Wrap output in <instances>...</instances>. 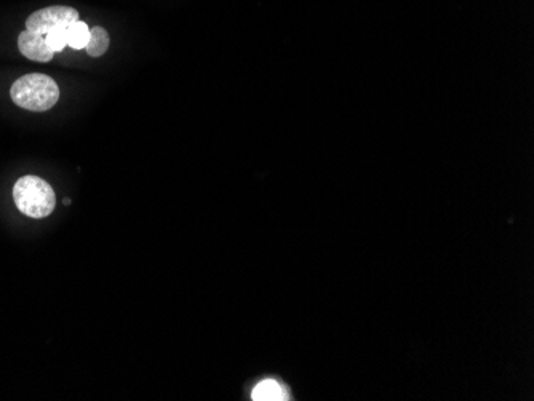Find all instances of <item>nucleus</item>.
I'll return each instance as SVG.
<instances>
[{"mask_svg": "<svg viewBox=\"0 0 534 401\" xmlns=\"http://www.w3.org/2000/svg\"><path fill=\"white\" fill-rule=\"evenodd\" d=\"M13 103L26 111L45 112L60 100V88L52 77L28 74L20 77L10 90Z\"/></svg>", "mask_w": 534, "mask_h": 401, "instance_id": "1", "label": "nucleus"}, {"mask_svg": "<svg viewBox=\"0 0 534 401\" xmlns=\"http://www.w3.org/2000/svg\"><path fill=\"white\" fill-rule=\"evenodd\" d=\"M16 207L29 218L42 219L52 215L56 197L52 186L39 176H23L13 187Z\"/></svg>", "mask_w": 534, "mask_h": 401, "instance_id": "2", "label": "nucleus"}, {"mask_svg": "<svg viewBox=\"0 0 534 401\" xmlns=\"http://www.w3.org/2000/svg\"><path fill=\"white\" fill-rule=\"evenodd\" d=\"M74 21H79V12L76 8L53 5L32 13L26 20V29L40 36H47V32L52 31L58 24H71Z\"/></svg>", "mask_w": 534, "mask_h": 401, "instance_id": "3", "label": "nucleus"}, {"mask_svg": "<svg viewBox=\"0 0 534 401\" xmlns=\"http://www.w3.org/2000/svg\"><path fill=\"white\" fill-rule=\"evenodd\" d=\"M18 48H20L21 55L26 56L28 60L37 61V63H48L55 55L48 48L45 36H40V34L28 31V29H24L18 37Z\"/></svg>", "mask_w": 534, "mask_h": 401, "instance_id": "4", "label": "nucleus"}, {"mask_svg": "<svg viewBox=\"0 0 534 401\" xmlns=\"http://www.w3.org/2000/svg\"><path fill=\"white\" fill-rule=\"evenodd\" d=\"M252 397L256 401L288 400V392L285 390V387L280 386L279 382L267 379V381L260 382L255 387Z\"/></svg>", "mask_w": 534, "mask_h": 401, "instance_id": "5", "label": "nucleus"}, {"mask_svg": "<svg viewBox=\"0 0 534 401\" xmlns=\"http://www.w3.org/2000/svg\"><path fill=\"white\" fill-rule=\"evenodd\" d=\"M109 34L106 29L101 28V26H95V28L90 29V39H88L87 50L88 55L93 56V58H98V56H103L104 53L108 52L109 48Z\"/></svg>", "mask_w": 534, "mask_h": 401, "instance_id": "6", "label": "nucleus"}, {"mask_svg": "<svg viewBox=\"0 0 534 401\" xmlns=\"http://www.w3.org/2000/svg\"><path fill=\"white\" fill-rule=\"evenodd\" d=\"M90 39V28L84 21H74L68 26V45L74 50H84Z\"/></svg>", "mask_w": 534, "mask_h": 401, "instance_id": "7", "label": "nucleus"}, {"mask_svg": "<svg viewBox=\"0 0 534 401\" xmlns=\"http://www.w3.org/2000/svg\"><path fill=\"white\" fill-rule=\"evenodd\" d=\"M68 26L69 24H58L52 31L47 32L45 40L53 53L61 52L64 47H68Z\"/></svg>", "mask_w": 534, "mask_h": 401, "instance_id": "8", "label": "nucleus"}]
</instances>
